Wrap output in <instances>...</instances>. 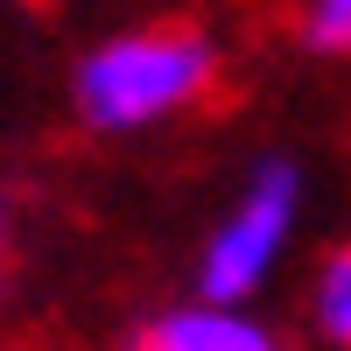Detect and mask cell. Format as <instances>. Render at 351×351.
Returning a JSON list of instances; mask_svg holds the SVG:
<instances>
[{
  "label": "cell",
  "instance_id": "obj_1",
  "mask_svg": "<svg viewBox=\"0 0 351 351\" xmlns=\"http://www.w3.org/2000/svg\"><path fill=\"white\" fill-rule=\"evenodd\" d=\"M218 77V49L204 28H127L99 43L71 77L77 120L92 134H148L190 112Z\"/></svg>",
  "mask_w": 351,
  "mask_h": 351
},
{
  "label": "cell",
  "instance_id": "obj_2",
  "mask_svg": "<svg viewBox=\"0 0 351 351\" xmlns=\"http://www.w3.org/2000/svg\"><path fill=\"white\" fill-rule=\"evenodd\" d=\"M295 225H302V169L288 155H260L246 190L232 197V211L211 225V239L197 253V302L246 309L288 260Z\"/></svg>",
  "mask_w": 351,
  "mask_h": 351
},
{
  "label": "cell",
  "instance_id": "obj_3",
  "mask_svg": "<svg viewBox=\"0 0 351 351\" xmlns=\"http://www.w3.org/2000/svg\"><path fill=\"white\" fill-rule=\"evenodd\" d=\"M134 351H288V337L253 309H218V302H183L162 309Z\"/></svg>",
  "mask_w": 351,
  "mask_h": 351
},
{
  "label": "cell",
  "instance_id": "obj_4",
  "mask_svg": "<svg viewBox=\"0 0 351 351\" xmlns=\"http://www.w3.org/2000/svg\"><path fill=\"white\" fill-rule=\"evenodd\" d=\"M309 324L330 351H351V239L324 253V267L309 274Z\"/></svg>",
  "mask_w": 351,
  "mask_h": 351
},
{
  "label": "cell",
  "instance_id": "obj_5",
  "mask_svg": "<svg viewBox=\"0 0 351 351\" xmlns=\"http://www.w3.org/2000/svg\"><path fill=\"white\" fill-rule=\"evenodd\" d=\"M302 43L324 56H351V0H309L302 8Z\"/></svg>",
  "mask_w": 351,
  "mask_h": 351
},
{
  "label": "cell",
  "instance_id": "obj_6",
  "mask_svg": "<svg viewBox=\"0 0 351 351\" xmlns=\"http://www.w3.org/2000/svg\"><path fill=\"white\" fill-rule=\"evenodd\" d=\"M0 239H8V218H0Z\"/></svg>",
  "mask_w": 351,
  "mask_h": 351
}]
</instances>
